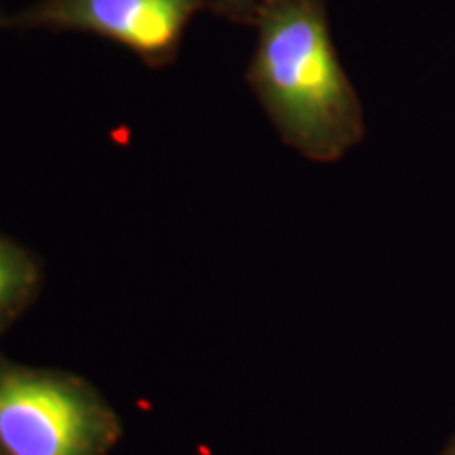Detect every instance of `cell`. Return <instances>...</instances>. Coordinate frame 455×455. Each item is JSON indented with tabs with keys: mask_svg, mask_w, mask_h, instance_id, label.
Masks as SVG:
<instances>
[{
	"mask_svg": "<svg viewBox=\"0 0 455 455\" xmlns=\"http://www.w3.org/2000/svg\"><path fill=\"white\" fill-rule=\"evenodd\" d=\"M209 0H36L0 13V32H74L121 44L152 70L175 64Z\"/></svg>",
	"mask_w": 455,
	"mask_h": 455,
	"instance_id": "3957f363",
	"label": "cell"
},
{
	"mask_svg": "<svg viewBox=\"0 0 455 455\" xmlns=\"http://www.w3.org/2000/svg\"><path fill=\"white\" fill-rule=\"evenodd\" d=\"M43 289L38 255L0 232V335L32 308Z\"/></svg>",
	"mask_w": 455,
	"mask_h": 455,
	"instance_id": "277c9868",
	"label": "cell"
},
{
	"mask_svg": "<svg viewBox=\"0 0 455 455\" xmlns=\"http://www.w3.org/2000/svg\"><path fill=\"white\" fill-rule=\"evenodd\" d=\"M439 455H455V432L451 436H449V441L445 443V447L441 449Z\"/></svg>",
	"mask_w": 455,
	"mask_h": 455,
	"instance_id": "8992f818",
	"label": "cell"
},
{
	"mask_svg": "<svg viewBox=\"0 0 455 455\" xmlns=\"http://www.w3.org/2000/svg\"><path fill=\"white\" fill-rule=\"evenodd\" d=\"M272 0H209V13L232 24L251 26Z\"/></svg>",
	"mask_w": 455,
	"mask_h": 455,
	"instance_id": "5b68a950",
	"label": "cell"
},
{
	"mask_svg": "<svg viewBox=\"0 0 455 455\" xmlns=\"http://www.w3.org/2000/svg\"><path fill=\"white\" fill-rule=\"evenodd\" d=\"M244 81L284 146L338 163L365 140V108L341 64L327 0H272L253 24Z\"/></svg>",
	"mask_w": 455,
	"mask_h": 455,
	"instance_id": "6da1fadb",
	"label": "cell"
},
{
	"mask_svg": "<svg viewBox=\"0 0 455 455\" xmlns=\"http://www.w3.org/2000/svg\"><path fill=\"white\" fill-rule=\"evenodd\" d=\"M121 439V418L89 379L0 350V455H108Z\"/></svg>",
	"mask_w": 455,
	"mask_h": 455,
	"instance_id": "7a4b0ae2",
	"label": "cell"
}]
</instances>
